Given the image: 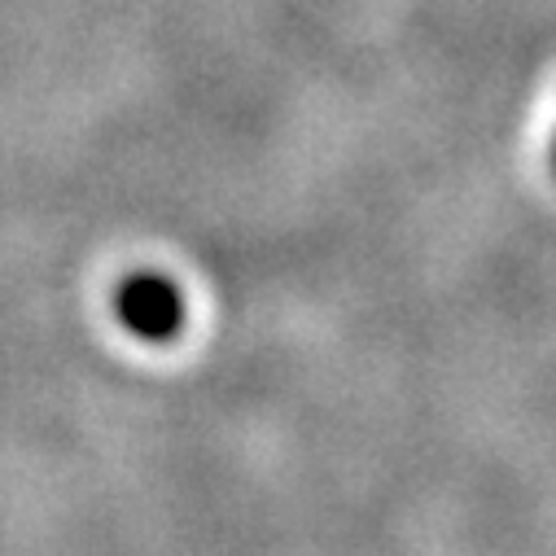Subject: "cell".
Listing matches in <instances>:
<instances>
[{"label":"cell","instance_id":"1","mask_svg":"<svg viewBox=\"0 0 556 556\" xmlns=\"http://www.w3.org/2000/svg\"><path fill=\"white\" fill-rule=\"evenodd\" d=\"M118 320L146 342H167L176 338L180 320H185V303L180 290L167 281V276L141 271L131 281L118 286Z\"/></svg>","mask_w":556,"mask_h":556}]
</instances>
